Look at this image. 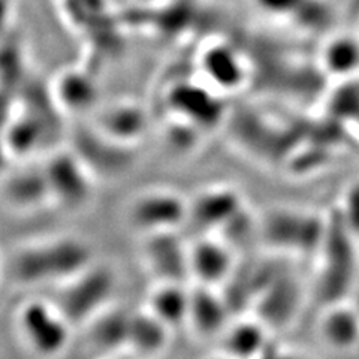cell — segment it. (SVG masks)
<instances>
[{"label":"cell","instance_id":"cell-1","mask_svg":"<svg viewBox=\"0 0 359 359\" xmlns=\"http://www.w3.org/2000/svg\"><path fill=\"white\" fill-rule=\"evenodd\" d=\"M96 259L93 245L76 233H55L20 244L9 271L22 287H55Z\"/></svg>","mask_w":359,"mask_h":359},{"label":"cell","instance_id":"cell-2","mask_svg":"<svg viewBox=\"0 0 359 359\" xmlns=\"http://www.w3.org/2000/svg\"><path fill=\"white\" fill-rule=\"evenodd\" d=\"M13 328L22 349L38 358L62 355L72 344L75 327L54 299H22L13 314Z\"/></svg>","mask_w":359,"mask_h":359},{"label":"cell","instance_id":"cell-3","mask_svg":"<svg viewBox=\"0 0 359 359\" xmlns=\"http://www.w3.org/2000/svg\"><path fill=\"white\" fill-rule=\"evenodd\" d=\"M117 286L116 266L96 257L81 271L53 287L51 298L78 330L114 302Z\"/></svg>","mask_w":359,"mask_h":359},{"label":"cell","instance_id":"cell-4","mask_svg":"<svg viewBox=\"0 0 359 359\" xmlns=\"http://www.w3.org/2000/svg\"><path fill=\"white\" fill-rule=\"evenodd\" d=\"M189 198L166 186H151L135 192L123 207V222L140 238L147 235L183 231Z\"/></svg>","mask_w":359,"mask_h":359},{"label":"cell","instance_id":"cell-5","mask_svg":"<svg viewBox=\"0 0 359 359\" xmlns=\"http://www.w3.org/2000/svg\"><path fill=\"white\" fill-rule=\"evenodd\" d=\"M42 163L53 207L74 212L92 202L97 183L96 174L74 149L55 151Z\"/></svg>","mask_w":359,"mask_h":359},{"label":"cell","instance_id":"cell-6","mask_svg":"<svg viewBox=\"0 0 359 359\" xmlns=\"http://www.w3.org/2000/svg\"><path fill=\"white\" fill-rule=\"evenodd\" d=\"M244 207L240 192L228 184H208L189 198L183 232L187 238L216 235Z\"/></svg>","mask_w":359,"mask_h":359},{"label":"cell","instance_id":"cell-7","mask_svg":"<svg viewBox=\"0 0 359 359\" xmlns=\"http://www.w3.org/2000/svg\"><path fill=\"white\" fill-rule=\"evenodd\" d=\"M257 235L271 247L310 253L323 245L327 228L319 217L274 210L259 220Z\"/></svg>","mask_w":359,"mask_h":359},{"label":"cell","instance_id":"cell-8","mask_svg":"<svg viewBox=\"0 0 359 359\" xmlns=\"http://www.w3.org/2000/svg\"><path fill=\"white\" fill-rule=\"evenodd\" d=\"M141 262L154 282L190 283L189 238L183 231H168L141 238Z\"/></svg>","mask_w":359,"mask_h":359},{"label":"cell","instance_id":"cell-9","mask_svg":"<svg viewBox=\"0 0 359 359\" xmlns=\"http://www.w3.org/2000/svg\"><path fill=\"white\" fill-rule=\"evenodd\" d=\"M235 269V250L219 235L189 238L190 283L220 287Z\"/></svg>","mask_w":359,"mask_h":359},{"label":"cell","instance_id":"cell-10","mask_svg":"<svg viewBox=\"0 0 359 359\" xmlns=\"http://www.w3.org/2000/svg\"><path fill=\"white\" fill-rule=\"evenodd\" d=\"M0 199L8 210L22 215L53 207L43 163L14 168L0 186Z\"/></svg>","mask_w":359,"mask_h":359},{"label":"cell","instance_id":"cell-11","mask_svg":"<svg viewBox=\"0 0 359 359\" xmlns=\"http://www.w3.org/2000/svg\"><path fill=\"white\" fill-rule=\"evenodd\" d=\"M231 306L220 287L190 283L186 328L196 340L217 339L229 325Z\"/></svg>","mask_w":359,"mask_h":359},{"label":"cell","instance_id":"cell-12","mask_svg":"<svg viewBox=\"0 0 359 359\" xmlns=\"http://www.w3.org/2000/svg\"><path fill=\"white\" fill-rule=\"evenodd\" d=\"M132 310L114 301L81 328L84 347L93 356L126 355L129 319Z\"/></svg>","mask_w":359,"mask_h":359},{"label":"cell","instance_id":"cell-13","mask_svg":"<svg viewBox=\"0 0 359 359\" xmlns=\"http://www.w3.org/2000/svg\"><path fill=\"white\" fill-rule=\"evenodd\" d=\"M93 128L107 138L133 147L149 128L145 109L133 100H116L99 111Z\"/></svg>","mask_w":359,"mask_h":359},{"label":"cell","instance_id":"cell-14","mask_svg":"<svg viewBox=\"0 0 359 359\" xmlns=\"http://www.w3.org/2000/svg\"><path fill=\"white\" fill-rule=\"evenodd\" d=\"M172 330L145 309L132 310L128 330L126 355L151 358L162 355L171 344Z\"/></svg>","mask_w":359,"mask_h":359},{"label":"cell","instance_id":"cell-15","mask_svg":"<svg viewBox=\"0 0 359 359\" xmlns=\"http://www.w3.org/2000/svg\"><path fill=\"white\" fill-rule=\"evenodd\" d=\"M190 301V283L154 282L144 307L150 310L172 331L186 328Z\"/></svg>","mask_w":359,"mask_h":359},{"label":"cell","instance_id":"cell-16","mask_svg":"<svg viewBox=\"0 0 359 359\" xmlns=\"http://www.w3.org/2000/svg\"><path fill=\"white\" fill-rule=\"evenodd\" d=\"M199 71L205 84L216 90H235L243 86L245 71L240 55L226 45L216 43L202 51Z\"/></svg>","mask_w":359,"mask_h":359},{"label":"cell","instance_id":"cell-17","mask_svg":"<svg viewBox=\"0 0 359 359\" xmlns=\"http://www.w3.org/2000/svg\"><path fill=\"white\" fill-rule=\"evenodd\" d=\"M327 253H328V266L322 277L320 292L323 298H334L343 294L346 286L349 285L352 277V250L349 241L344 238V226H337L335 231L327 233Z\"/></svg>","mask_w":359,"mask_h":359},{"label":"cell","instance_id":"cell-18","mask_svg":"<svg viewBox=\"0 0 359 359\" xmlns=\"http://www.w3.org/2000/svg\"><path fill=\"white\" fill-rule=\"evenodd\" d=\"M256 302L259 320L265 327H282L294 314L298 302V286L294 280L278 277L269 282Z\"/></svg>","mask_w":359,"mask_h":359},{"label":"cell","instance_id":"cell-19","mask_svg":"<svg viewBox=\"0 0 359 359\" xmlns=\"http://www.w3.org/2000/svg\"><path fill=\"white\" fill-rule=\"evenodd\" d=\"M265 325L259 322H238L228 325L220 335L222 349L228 356H253L265 346Z\"/></svg>","mask_w":359,"mask_h":359},{"label":"cell","instance_id":"cell-20","mask_svg":"<svg viewBox=\"0 0 359 359\" xmlns=\"http://www.w3.org/2000/svg\"><path fill=\"white\" fill-rule=\"evenodd\" d=\"M322 331L328 343L339 349H346L359 339L358 316L352 310L335 309L325 318Z\"/></svg>","mask_w":359,"mask_h":359},{"label":"cell","instance_id":"cell-21","mask_svg":"<svg viewBox=\"0 0 359 359\" xmlns=\"http://www.w3.org/2000/svg\"><path fill=\"white\" fill-rule=\"evenodd\" d=\"M323 63L334 75H349L359 67V43L353 38L339 36L323 51Z\"/></svg>","mask_w":359,"mask_h":359},{"label":"cell","instance_id":"cell-22","mask_svg":"<svg viewBox=\"0 0 359 359\" xmlns=\"http://www.w3.org/2000/svg\"><path fill=\"white\" fill-rule=\"evenodd\" d=\"M331 109L334 116H359V87H344L337 92L331 102Z\"/></svg>","mask_w":359,"mask_h":359},{"label":"cell","instance_id":"cell-23","mask_svg":"<svg viewBox=\"0 0 359 359\" xmlns=\"http://www.w3.org/2000/svg\"><path fill=\"white\" fill-rule=\"evenodd\" d=\"M346 226L359 232V184L355 186L349 198H347V210H346Z\"/></svg>","mask_w":359,"mask_h":359},{"label":"cell","instance_id":"cell-24","mask_svg":"<svg viewBox=\"0 0 359 359\" xmlns=\"http://www.w3.org/2000/svg\"><path fill=\"white\" fill-rule=\"evenodd\" d=\"M259 4L268 9H276L283 13V11L295 9L297 0H259Z\"/></svg>","mask_w":359,"mask_h":359},{"label":"cell","instance_id":"cell-25","mask_svg":"<svg viewBox=\"0 0 359 359\" xmlns=\"http://www.w3.org/2000/svg\"><path fill=\"white\" fill-rule=\"evenodd\" d=\"M0 274H2V261H0Z\"/></svg>","mask_w":359,"mask_h":359}]
</instances>
